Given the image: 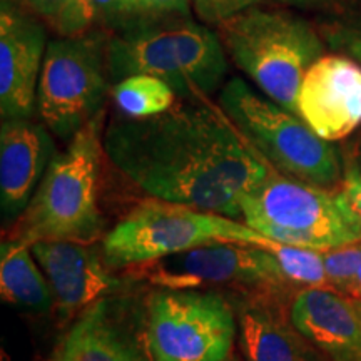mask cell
Instances as JSON below:
<instances>
[{"label":"cell","instance_id":"e0dca14e","mask_svg":"<svg viewBox=\"0 0 361 361\" xmlns=\"http://www.w3.org/2000/svg\"><path fill=\"white\" fill-rule=\"evenodd\" d=\"M106 66L117 82L129 75H152L168 82L183 99H194L171 39L168 25L139 24L109 40Z\"/></svg>","mask_w":361,"mask_h":361},{"label":"cell","instance_id":"30bf717a","mask_svg":"<svg viewBox=\"0 0 361 361\" xmlns=\"http://www.w3.org/2000/svg\"><path fill=\"white\" fill-rule=\"evenodd\" d=\"M54 361H156L149 341L147 293L123 286L82 311Z\"/></svg>","mask_w":361,"mask_h":361},{"label":"cell","instance_id":"9c48e42d","mask_svg":"<svg viewBox=\"0 0 361 361\" xmlns=\"http://www.w3.org/2000/svg\"><path fill=\"white\" fill-rule=\"evenodd\" d=\"M156 288L169 290L263 291L293 300L298 291L284 279L278 261L261 246L219 243L179 252L139 268Z\"/></svg>","mask_w":361,"mask_h":361},{"label":"cell","instance_id":"8992f818","mask_svg":"<svg viewBox=\"0 0 361 361\" xmlns=\"http://www.w3.org/2000/svg\"><path fill=\"white\" fill-rule=\"evenodd\" d=\"M219 107L278 173L326 189L343 183L345 171L331 142L295 112L255 92L243 79L224 85Z\"/></svg>","mask_w":361,"mask_h":361},{"label":"cell","instance_id":"83f0119b","mask_svg":"<svg viewBox=\"0 0 361 361\" xmlns=\"http://www.w3.org/2000/svg\"><path fill=\"white\" fill-rule=\"evenodd\" d=\"M348 296L350 298H361V266H360L358 273H356L353 284H351V290H350Z\"/></svg>","mask_w":361,"mask_h":361},{"label":"cell","instance_id":"f546056e","mask_svg":"<svg viewBox=\"0 0 361 361\" xmlns=\"http://www.w3.org/2000/svg\"><path fill=\"white\" fill-rule=\"evenodd\" d=\"M356 166L361 169V141H360V147H358V161H356Z\"/></svg>","mask_w":361,"mask_h":361},{"label":"cell","instance_id":"7402d4cb","mask_svg":"<svg viewBox=\"0 0 361 361\" xmlns=\"http://www.w3.org/2000/svg\"><path fill=\"white\" fill-rule=\"evenodd\" d=\"M35 17L61 37H78L96 22L92 0H25Z\"/></svg>","mask_w":361,"mask_h":361},{"label":"cell","instance_id":"d4e9b609","mask_svg":"<svg viewBox=\"0 0 361 361\" xmlns=\"http://www.w3.org/2000/svg\"><path fill=\"white\" fill-rule=\"evenodd\" d=\"M134 13L159 16V13H186L191 0H133Z\"/></svg>","mask_w":361,"mask_h":361},{"label":"cell","instance_id":"4fadbf2b","mask_svg":"<svg viewBox=\"0 0 361 361\" xmlns=\"http://www.w3.org/2000/svg\"><path fill=\"white\" fill-rule=\"evenodd\" d=\"M34 258L51 286L56 308L66 318L80 314L104 296L123 288L94 245L74 241H40Z\"/></svg>","mask_w":361,"mask_h":361},{"label":"cell","instance_id":"ffe728a7","mask_svg":"<svg viewBox=\"0 0 361 361\" xmlns=\"http://www.w3.org/2000/svg\"><path fill=\"white\" fill-rule=\"evenodd\" d=\"M117 109L126 117L142 119L162 114L176 106L178 94L164 80L152 75H129L112 90Z\"/></svg>","mask_w":361,"mask_h":361},{"label":"cell","instance_id":"1f68e13d","mask_svg":"<svg viewBox=\"0 0 361 361\" xmlns=\"http://www.w3.org/2000/svg\"><path fill=\"white\" fill-rule=\"evenodd\" d=\"M228 361H238V360H233V358H229V360H228Z\"/></svg>","mask_w":361,"mask_h":361},{"label":"cell","instance_id":"8fae6325","mask_svg":"<svg viewBox=\"0 0 361 361\" xmlns=\"http://www.w3.org/2000/svg\"><path fill=\"white\" fill-rule=\"evenodd\" d=\"M298 116L328 142L361 126V67L341 56H322L306 71L296 97Z\"/></svg>","mask_w":361,"mask_h":361},{"label":"cell","instance_id":"52a82bcc","mask_svg":"<svg viewBox=\"0 0 361 361\" xmlns=\"http://www.w3.org/2000/svg\"><path fill=\"white\" fill-rule=\"evenodd\" d=\"M147 329L156 361H228L236 310L218 290L156 288L147 293Z\"/></svg>","mask_w":361,"mask_h":361},{"label":"cell","instance_id":"484cf974","mask_svg":"<svg viewBox=\"0 0 361 361\" xmlns=\"http://www.w3.org/2000/svg\"><path fill=\"white\" fill-rule=\"evenodd\" d=\"M96 20L114 22L123 17L134 16L133 0H92Z\"/></svg>","mask_w":361,"mask_h":361},{"label":"cell","instance_id":"d6a6232c","mask_svg":"<svg viewBox=\"0 0 361 361\" xmlns=\"http://www.w3.org/2000/svg\"><path fill=\"white\" fill-rule=\"evenodd\" d=\"M49 361H54V358H51V360H49Z\"/></svg>","mask_w":361,"mask_h":361},{"label":"cell","instance_id":"6da1fadb","mask_svg":"<svg viewBox=\"0 0 361 361\" xmlns=\"http://www.w3.org/2000/svg\"><path fill=\"white\" fill-rule=\"evenodd\" d=\"M102 142L111 164L152 200L239 221L241 197L274 171L221 107L207 104L142 119L121 114Z\"/></svg>","mask_w":361,"mask_h":361},{"label":"cell","instance_id":"4dcf8cb0","mask_svg":"<svg viewBox=\"0 0 361 361\" xmlns=\"http://www.w3.org/2000/svg\"><path fill=\"white\" fill-rule=\"evenodd\" d=\"M288 2H306V0H288Z\"/></svg>","mask_w":361,"mask_h":361},{"label":"cell","instance_id":"5bb4252c","mask_svg":"<svg viewBox=\"0 0 361 361\" xmlns=\"http://www.w3.org/2000/svg\"><path fill=\"white\" fill-rule=\"evenodd\" d=\"M238 341L246 361H326L290 316V298L263 291H231Z\"/></svg>","mask_w":361,"mask_h":361},{"label":"cell","instance_id":"cb8c5ba5","mask_svg":"<svg viewBox=\"0 0 361 361\" xmlns=\"http://www.w3.org/2000/svg\"><path fill=\"white\" fill-rule=\"evenodd\" d=\"M261 0H192L200 19L209 24H223L238 13L255 7Z\"/></svg>","mask_w":361,"mask_h":361},{"label":"cell","instance_id":"5b68a950","mask_svg":"<svg viewBox=\"0 0 361 361\" xmlns=\"http://www.w3.org/2000/svg\"><path fill=\"white\" fill-rule=\"evenodd\" d=\"M219 37L266 97L298 114L296 97L306 71L323 56L322 40L305 20L251 7L219 24Z\"/></svg>","mask_w":361,"mask_h":361},{"label":"cell","instance_id":"603a6c76","mask_svg":"<svg viewBox=\"0 0 361 361\" xmlns=\"http://www.w3.org/2000/svg\"><path fill=\"white\" fill-rule=\"evenodd\" d=\"M323 258L328 286L343 295H350L351 284L361 266V241L324 251Z\"/></svg>","mask_w":361,"mask_h":361},{"label":"cell","instance_id":"7a4b0ae2","mask_svg":"<svg viewBox=\"0 0 361 361\" xmlns=\"http://www.w3.org/2000/svg\"><path fill=\"white\" fill-rule=\"evenodd\" d=\"M102 112L54 157L37 191L8 239L32 246L40 241H74L92 245L102 236L99 209V166L104 152Z\"/></svg>","mask_w":361,"mask_h":361},{"label":"cell","instance_id":"2e32d148","mask_svg":"<svg viewBox=\"0 0 361 361\" xmlns=\"http://www.w3.org/2000/svg\"><path fill=\"white\" fill-rule=\"evenodd\" d=\"M290 316L326 361H361V314L353 298L333 288L298 291Z\"/></svg>","mask_w":361,"mask_h":361},{"label":"cell","instance_id":"7c38bea8","mask_svg":"<svg viewBox=\"0 0 361 361\" xmlns=\"http://www.w3.org/2000/svg\"><path fill=\"white\" fill-rule=\"evenodd\" d=\"M45 29L37 19L2 0L0 8V114L30 119L47 52Z\"/></svg>","mask_w":361,"mask_h":361},{"label":"cell","instance_id":"277c9868","mask_svg":"<svg viewBox=\"0 0 361 361\" xmlns=\"http://www.w3.org/2000/svg\"><path fill=\"white\" fill-rule=\"evenodd\" d=\"M271 241L239 219L151 197L104 234L101 250L114 271L142 268L207 245L236 243L266 247Z\"/></svg>","mask_w":361,"mask_h":361},{"label":"cell","instance_id":"4316f807","mask_svg":"<svg viewBox=\"0 0 361 361\" xmlns=\"http://www.w3.org/2000/svg\"><path fill=\"white\" fill-rule=\"evenodd\" d=\"M341 191L345 194L346 201L350 202L351 209L361 219V169L356 164H351L345 169Z\"/></svg>","mask_w":361,"mask_h":361},{"label":"cell","instance_id":"ac0fdd59","mask_svg":"<svg viewBox=\"0 0 361 361\" xmlns=\"http://www.w3.org/2000/svg\"><path fill=\"white\" fill-rule=\"evenodd\" d=\"M173 39L176 57L194 97L206 99L223 82L228 62L219 35L191 20L166 22Z\"/></svg>","mask_w":361,"mask_h":361},{"label":"cell","instance_id":"9a60e30c","mask_svg":"<svg viewBox=\"0 0 361 361\" xmlns=\"http://www.w3.org/2000/svg\"><path fill=\"white\" fill-rule=\"evenodd\" d=\"M57 156L52 135L30 119H2L0 128V209L4 226H13L27 209Z\"/></svg>","mask_w":361,"mask_h":361},{"label":"cell","instance_id":"3957f363","mask_svg":"<svg viewBox=\"0 0 361 361\" xmlns=\"http://www.w3.org/2000/svg\"><path fill=\"white\" fill-rule=\"evenodd\" d=\"M241 221L283 245L331 251L361 241V219L343 191L271 171L239 202Z\"/></svg>","mask_w":361,"mask_h":361},{"label":"cell","instance_id":"d6986e66","mask_svg":"<svg viewBox=\"0 0 361 361\" xmlns=\"http://www.w3.org/2000/svg\"><path fill=\"white\" fill-rule=\"evenodd\" d=\"M0 295L6 303L35 314L56 308L52 290L32 247L16 239H4L0 246Z\"/></svg>","mask_w":361,"mask_h":361},{"label":"cell","instance_id":"44dd1931","mask_svg":"<svg viewBox=\"0 0 361 361\" xmlns=\"http://www.w3.org/2000/svg\"><path fill=\"white\" fill-rule=\"evenodd\" d=\"M266 250L278 261L284 279L295 291L308 288H329L323 251L283 245L278 241H271Z\"/></svg>","mask_w":361,"mask_h":361},{"label":"cell","instance_id":"f1b7e54d","mask_svg":"<svg viewBox=\"0 0 361 361\" xmlns=\"http://www.w3.org/2000/svg\"><path fill=\"white\" fill-rule=\"evenodd\" d=\"M353 303L356 306V310H358L360 314H361V298H353Z\"/></svg>","mask_w":361,"mask_h":361},{"label":"cell","instance_id":"ba28073f","mask_svg":"<svg viewBox=\"0 0 361 361\" xmlns=\"http://www.w3.org/2000/svg\"><path fill=\"white\" fill-rule=\"evenodd\" d=\"M106 92L99 37L84 34L49 42L37 87V112L52 134L71 141L101 114Z\"/></svg>","mask_w":361,"mask_h":361}]
</instances>
